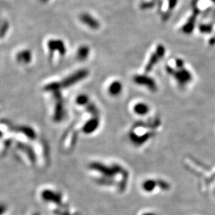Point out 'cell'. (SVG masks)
I'll return each mask as SVG.
<instances>
[{
  "label": "cell",
  "instance_id": "14",
  "mask_svg": "<svg viewBox=\"0 0 215 215\" xmlns=\"http://www.w3.org/2000/svg\"><path fill=\"white\" fill-rule=\"evenodd\" d=\"M29 215H42V214L40 213H38V212L35 211V212H33V213H30Z\"/></svg>",
  "mask_w": 215,
  "mask_h": 215
},
{
  "label": "cell",
  "instance_id": "4",
  "mask_svg": "<svg viewBox=\"0 0 215 215\" xmlns=\"http://www.w3.org/2000/svg\"><path fill=\"white\" fill-rule=\"evenodd\" d=\"M88 71L85 69H82L78 71H76L73 74H71L66 78L64 79L62 82H60L62 88L69 87L72 85L75 84L77 82H79L81 80L84 79L88 76Z\"/></svg>",
  "mask_w": 215,
  "mask_h": 215
},
{
  "label": "cell",
  "instance_id": "9",
  "mask_svg": "<svg viewBox=\"0 0 215 215\" xmlns=\"http://www.w3.org/2000/svg\"><path fill=\"white\" fill-rule=\"evenodd\" d=\"M123 89V85L119 81H114L111 82L109 86V93L112 96H117L121 93Z\"/></svg>",
  "mask_w": 215,
  "mask_h": 215
},
{
  "label": "cell",
  "instance_id": "13",
  "mask_svg": "<svg viewBox=\"0 0 215 215\" xmlns=\"http://www.w3.org/2000/svg\"><path fill=\"white\" fill-rule=\"evenodd\" d=\"M8 29V24L7 21H4L3 22V24L2 25V29H1V33H2V37L4 36V34L5 33H7V31Z\"/></svg>",
  "mask_w": 215,
  "mask_h": 215
},
{
  "label": "cell",
  "instance_id": "8",
  "mask_svg": "<svg viewBox=\"0 0 215 215\" xmlns=\"http://www.w3.org/2000/svg\"><path fill=\"white\" fill-rule=\"evenodd\" d=\"M17 61L24 64H28L31 61L32 54L30 50H24L20 52L16 56Z\"/></svg>",
  "mask_w": 215,
  "mask_h": 215
},
{
  "label": "cell",
  "instance_id": "12",
  "mask_svg": "<svg viewBox=\"0 0 215 215\" xmlns=\"http://www.w3.org/2000/svg\"><path fill=\"white\" fill-rule=\"evenodd\" d=\"M88 102V98L87 96L86 95H80L77 97L76 99L77 104L80 106L87 105Z\"/></svg>",
  "mask_w": 215,
  "mask_h": 215
},
{
  "label": "cell",
  "instance_id": "3",
  "mask_svg": "<svg viewBox=\"0 0 215 215\" xmlns=\"http://www.w3.org/2000/svg\"><path fill=\"white\" fill-rule=\"evenodd\" d=\"M38 198L52 215H82L61 189L46 185L38 191Z\"/></svg>",
  "mask_w": 215,
  "mask_h": 215
},
{
  "label": "cell",
  "instance_id": "2",
  "mask_svg": "<svg viewBox=\"0 0 215 215\" xmlns=\"http://www.w3.org/2000/svg\"><path fill=\"white\" fill-rule=\"evenodd\" d=\"M86 168L91 181L102 190L116 195H122L128 191L131 171L120 160L93 159L87 163Z\"/></svg>",
  "mask_w": 215,
  "mask_h": 215
},
{
  "label": "cell",
  "instance_id": "15",
  "mask_svg": "<svg viewBox=\"0 0 215 215\" xmlns=\"http://www.w3.org/2000/svg\"><path fill=\"white\" fill-rule=\"evenodd\" d=\"M213 1H214V2H215V0H213Z\"/></svg>",
  "mask_w": 215,
  "mask_h": 215
},
{
  "label": "cell",
  "instance_id": "6",
  "mask_svg": "<svg viewBox=\"0 0 215 215\" xmlns=\"http://www.w3.org/2000/svg\"><path fill=\"white\" fill-rule=\"evenodd\" d=\"M80 20H81L83 23L88 26L89 28L92 29H97L100 27L99 22L88 13L82 14L81 16H80Z\"/></svg>",
  "mask_w": 215,
  "mask_h": 215
},
{
  "label": "cell",
  "instance_id": "10",
  "mask_svg": "<svg viewBox=\"0 0 215 215\" xmlns=\"http://www.w3.org/2000/svg\"><path fill=\"white\" fill-rule=\"evenodd\" d=\"M133 111L135 114H138L140 116H143L147 114L149 111V107L147 106V105L144 104V103H137L133 108Z\"/></svg>",
  "mask_w": 215,
  "mask_h": 215
},
{
  "label": "cell",
  "instance_id": "1",
  "mask_svg": "<svg viewBox=\"0 0 215 215\" xmlns=\"http://www.w3.org/2000/svg\"><path fill=\"white\" fill-rule=\"evenodd\" d=\"M17 137L2 134V153L7 156L11 153L17 160L31 168H44L49 161L47 145L35 129L29 125H11Z\"/></svg>",
  "mask_w": 215,
  "mask_h": 215
},
{
  "label": "cell",
  "instance_id": "5",
  "mask_svg": "<svg viewBox=\"0 0 215 215\" xmlns=\"http://www.w3.org/2000/svg\"><path fill=\"white\" fill-rule=\"evenodd\" d=\"M47 47L51 54H52L54 52H57L60 56H64L66 53V47H65L64 41L60 39H51L47 42Z\"/></svg>",
  "mask_w": 215,
  "mask_h": 215
},
{
  "label": "cell",
  "instance_id": "11",
  "mask_svg": "<svg viewBox=\"0 0 215 215\" xmlns=\"http://www.w3.org/2000/svg\"><path fill=\"white\" fill-rule=\"evenodd\" d=\"M90 50L89 48L86 45H82V46L80 47L78 50H77V59L80 61H83L87 58L88 56V54H89Z\"/></svg>",
  "mask_w": 215,
  "mask_h": 215
},
{
  "label": "cell",
  "instance_id": "7",
  "mask_svg": "<svg viewBox=\"0 0 215 215\" xmlns=\"http://www.w3.org/2000/svg\"><path fill=\"white\" fill-rule=\"evenodd\" d=\"M134 81L136 84L146 86L149 89L155 90V84L153 80L149 77L143 75H137L134 77Z\"/></svg>",
  "mask_w": 215,
  "mask_h": 215
}]
</instances>
